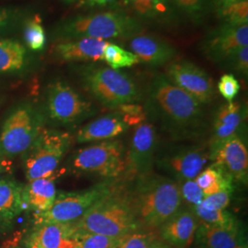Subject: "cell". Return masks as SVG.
I'll list each match as a JSON object with an SVG mask.
<instances>
[{
	"mask_svg": "<svg viewBox=\"0 0 248 248\" xmlns=\"http://www.w3.org/2000/svg\"><path fill=\"white\" fill-rule=\"evenodd\" d=\"M209 159V149L198 146L168 155L160 159L157 164L160 169L167 172L179 184L186 180L194 179L203 170Z\"/></svg>",
	"mask_w": 248,
	"mask_h": 248,
	"instance_id": "obj_14",
	"label": "cell"
},
{
	"mask_svg": "<svg viewBox=\"0 0 248 248\" xmlns=\"http://www.w3.org/2000/svg\"><path fill=\"white\" fill-rule=\"evenodd\" d=\"M79 73L83 87L105 108L116 109L141 99L137 84L124 72L106 66L88 65Z\"/></svg>",
	"mask_w": 248,
	"mask_h": 248,
	"instance_id": "obj_5",
	"label": "cell"
},
{
	"mask_svg": "<svg viewBox=\"0 0 248 248\" xmlns=\"http://www.w3.org/2000/svg\"><path fill=\"white\" fill-rule=\"evenodd\" d=\"M199 220L190 207H183L158 228L160 239L174 248H188L194 242Z\"/></svg>",
	"mask_w": 248,
	"mask_h": 248,
	"instance_id": "obj_17",
	"label": "cell"
},
{
	"mask_svg": "<svg viewBox=\"0 0 248 248\" xmlns=\"http://www.w3.org/2000/svg\"><path fill=\"white\" fill-rule=\"evenodd\" d=\"M124 144L121 141H103L75 153L69 165L74 172L113 179L124 175Z\"/></svg>",
	"mask_w": 248,
	"mask_h": 248,
	"instance_id": "obj_9",
	"label": "cell"
},
{
	"mask_svg": "<svg viewBox=\"0 0 248 248\" xmlns=\"http://www.w3.org/2000/svg\"><path fill=\"white\" fill-rule=\"evenodd\" d=\"M23 28L24 45L27 49L32 52L44 51L47 43V36L41 17L34 15L25 19Z\"/></svg>",
	"mask_w": 248,
	"mask_h": 248,
	"instance_id": "obj_28",
	"label": "cell"
},
{
	"mask_svg": "<svg viewBox=\"0 0 248 248\" xmlns=\"http://www.w3.org/2000/svg\"><path fill=\"white\" fill-rule=\"evenodd\" d=\"M148 248H172L170 245L167 244L166 242L162 241L159 237H157L156 239L154 240L150 244V246Z\"/></svg>",
	"mask_w": 248,
	"mask_h": 248,
	"instance_id": "obj_43",
	"label": "cell"
},
{
	"mask_svg": "<svg viewBox=\"0 0 248 248\" xmlns=\"http://www.w3.org/2000/svg\"><path fill=\"white\" fill-rule=\"evenodd\" d=\"M194 180L203 192L204 198L223 189L233 188V181L232 178L213 165L203 169Z\"/></svg>",
	"mask_w": 248,
	"mask_h": 248,
	"instance_id": "obj_27",
	"label": "cell"
},
{
	"mask_svg": "<svg viewBox=\"0 0 248 248\" xmlns=\"http://www.w3.org/2000/svg\"><path fill=\"white\" fill-rule=\"evenodd\" d=\"M144 111L177 137L193 134L201 128L203 120L202 103L174 85L165 74L151 80Z\"/></svg>",
	"mask_w": 248,
	"mask_h": 248,
	"instance_id": "obj_1",
	"label": "cell"
},
{
	"mask_svg": "<svg viewBox=\"0 0 248 248\" xmlns=\"http://www.w3.org/2000/svg\"><path fill=\"white\" fill-rule=\"evenodd\" d=\"M224 23L241 26L248 25V1H237L218 12Z\"/></svg>",
	"mask_w": 248,
	"mask_h": 248,
	"instance_id": "obj_33",
	"label": "cell"
},
{
	"mask_svg": "<svg viewBox=\"0 0 248 248\" xmlns=\"http://www.w3.org/2000/svg\"><path fill=\"white\" fill-rule=\"evenodd\" d=\"M56 195L57 192L52 177L28 181V184L22 189L25 209L34 211L35 213H44L49 210L54 202Z\"/></svg>",
	"mask_w": 248,
	"mask_h": 248,
	"instance_id": "obj_24",
	"label": "cell"
},
{
	"mask_svg": "<svg viewBox=\"0 0 248 248\" xmlns=\"http://www.w3.org/2000/svg\"><path fill=\"white\" fill-rule=\"evenodd\" d=\"M8 163H9V160L0 159V174L3 171L8 170Z\"/></svg>",
	"mask_w": 248,
	"mask_h": 248,
	"instance_id": "obj_44",
	"label": "cell"
},
{
	"mask_svg": "<svg viewBox=\"0 0 248 248\" xmlns=\"http://www.w3.org/2000/svg\"><path fill=\"white\" fill-rule=\"evenodd\" d=\"M194 241L196 248H248V240L240 224L221 227L199 222Z\"/></svg>",
	"mask_w": 248,
	"mask_h": 248,
	"instance_id": "obj_19",
	"label": "cell"
},
{
	"mask_svg": "<svg viewBox=\"0 0 248 248\" xmlns=\"http://www.w3.org/2000/svg\"><path fill=\"white\" fill-rule=\"evenodd\" d=\"M110 42L101 39L80 38L57 41L51 48L53 58L63 62L102 61L103 51Z\"/></svg>",
	"mask_w": 248,
	"mask_h": 248,
	"instance_id": "obj_16",
	"label": "cell"
},
{
	"mask_svg": "<svg viewBox=\"0 0 248 248\" xmlns=\"http://www.w3.org/2000/svg\"><path fill=\"white\" fill-rule=\"evenodd\" d=\"M74 233L72 223L38 224L27 239V248H74Z\"/></svg>",
	"mask_w": 248,
	"mask_h": 248,
	"instance_id": "obj_20",
	"label": "cell"
},
{
	"mask_svg": "<svg viewBox=\"0 0 248 248\" xmlns=\"http://www.w3.org/2000/svg\"><path fill=\"white\" fill-rule=\"evenodd\" d=\"M42 116L30 103L16 107L0 131V159L25 155L43 130Z\"/></svg>",
	"mask_w": 248,
	"mask_h": 248,
	"instance_id": "obj_6",
	"label": "cell"
},
{
	"mask_svg": "<svg viewBox=\"0 0 248 248\" xmlns=\"http://www.w3.org/2000/svg\"><path fill=\"white\" fill-rule=\"evenodd\" d=\"M165 75L174 85L202 104H208L214 98L215 90L212 78L193 62L186 60L170 62Z\"/></svg>",
	"mask_w": 248,
	"mask_h": 248,
	"instance_id": "obj_12",
	"label": "cell"
},
{
	"mask_svg": "<svg viewBox=\"0 0 248 248\" xmlns=\"http://www.w3.org/2000/svg\"><path fill=\"white\" fill-rule=\"evenodd\" d=\"M248 45V25L223 23L211 31L202 42V51L213 62H224L231 54Z\"/></svg>",
	"mask_w": 248,
	"mask_h": 248,
	"instance_id": "obj_13",
	"label": "cell"
},
{
	"mask_svg": "<svg viewBox=\"0 0 248 248\" xmlns=\"http://www.w3.org/2000/svg\"></svg>",
	"mask_w": 248,
	"mask_h": 248,
	"instance_id": "obj_48",
	"label": "cell"
},
{
	"mask_svg": "<svg viewBox=\"0 0 248 248\" xmlns=\"http://www.w3.org/2000/svg\"><path fill=\"white\" fill-rule=\"evenodd\" d=\"M31 55L26 46L14 38L0 37V74H16L30 65Z\"/></svg>",
	"mask_w": 248,
	"mask_h": 248,
	"instance_id": "obj_25",
	"label": "cell"
},
{
	"mask_svg": "<svg viewBox=\"0 0 248 248\" xmlns=\"http://www.w3.org/2000/svg\"><path fill=\"white\" fill-rule=\"evenodd\" d=\"M247 107L239 102H227L218 108L214 116L213 135L209 142L210 157L223 142L239 133L247 118Z\"/></svg>",
	"mask_w": 248,
	"mask_h": 248,
	"instance_id": "obj_18",
	"label": "cell"
},
{
	"mask_svg": "<svg viewBox=\"0 0 248 248\" xmlns=\"http://www.w3.org/2000/svg\"><path fill=\"white\" fill-rule=\"evenodd\" d=\"M18 248V247H16V248Z\"/></svg>",
	"mask_w": 248,
	"mask_h": 248,
	"instance_id": "obj_47",
	"label": "cell"
},
{
	"mask_svg": "<svg viewBox=\"0 0 248 248\" xmlns=\"http://www.w3.org/2000/svg\"><path fill=\"white\" fill-rule=\"evenodd\" d=\"M45 103L49 118L58 124H76L96 113L90 101L61 80L48 86Z\"/></svg>",
	"mask_w": 248,
	"mask_h": 248,
	"instance_id": "obj_10",
	"label": "cell"
},
{
	"mask_svg": "<svg viewBox=\"0 0 248 248\" xmlns=\"http://www.w3.org/2000/svg\"><path fill=\"white\" fill-rule=\"evenodd\" d=\"M171 2L195 22L202 19L208 4V0H171Z\"/></svg>",
	"mask_w": 248,
	"mask_h": 248,
	"instance_id": "obj_35",
	"label": "cell"
},
{
	"mask_svg": "<svg viewBox=\"0 0 248 248\" xmlns=\"http://www.w3.org/2000/svg\"><path fill=\"white\" fill-rule=\"evenodd\" d=\"M237 1H248V0H237Z\"/></svg>",
	"mask_w": 248,
	"mask_h": 248,
	"instance_id": "obj_46",
	"label": "cell"
},
{
	"mask_svg": "<svg viewBox=\"0 0 248 248\" xmlns=\"http://www.w3.org/2000/svg\"><path fill=\"white\" fill-rule=\"evenodd\" d=\"M74 248H116L118 238L91 232H75Z\"/></svg>",
	"mask_w": 248,
	"mask_h": 248,
	"instance_id": "obj_32",
	"label": "cell"
},
{
	"mask_svg": "<svg viewBox=\"0 0 248 248\" xmlns=\"http://www.w3.org/2000/svg\"><path fill=\"white\" fill-rule=\"evenodd\" d=\"M233 188L223 189L213 195L204 198L202 206L207 210H226L231 202Z\"/></svg>",
	"mask_w": 248,
	"mask_h": 248,
	"instance_id": "obj_38",
	"label": "cell"
},
{
	"mask_svg": "<svg viewBox=\"0 0 248 248\" xmlns=\"http://www.w3.org/2000/svg\"><path fill=\"white\" fill-rule=\"evenodd\" d=\"M25 18L26 12L21 8L0 6V35L16 29Z\"/></svg>",
	"mask_w": 248,
	"mask_h": 248,
	"instance_id": "obj_34",
	"label": "cell"
},
{
	"mask_svg": "<svg viewBox=\"0 0 248 248\" xmlns=\"http://www.w3.org/2000/svg\"><path fill=\"white\" fill-rule=\"evenodd\" d=\"M224 62L230 66L231 69L247 78L248 75V46H244L235 51Z\"/></svg>",
	"mask_w": 248,
	"mask_h": 248,
	"instance_id": "obj_40",
	"label": "cell"
},
{
	"mask_svg": "<svg viewBox=\"0 0 248 248\" xmlns=\"http://www.w3.org/2000/svg\"><path fill=\"white\" fill-rule=\"evenodd\" d=\"M210 159L233 182L248 183V150L239 133L223 142Z\"/></svg>",
	"mask_w": 248,
	"mask_h": 248,
	"instance_id": "obj_15",
	"label": "cell"
},
{
	"mask_svg": "<svg viewBox=\"0 0 248 248\" xmlns=\"http://www.w3.org/2000/svg\"><path fill=\"white\" fill-rule=\"evenodd\" d=\"M72 224L75 232L98 233L114 238L142 228L128 190L118 186Z\"/></svg>",
	"mask_w": 248,
	"mask_h": 248,
	"instance_id": "obj_3",
	"label": "cell"
},
{
	"mask_svg": "<svg viewBox=\"0 0 248 248\" xmlns=\"http://www.w3.org/2000/svg\"><path fill=\"white\" fill-rule=\"evenodd\" d=\"M218 90L228 102L233 101L240 90V84L236 78L232 74H225L218 82Z\"/></svg>",
	"mask_w": 248,
	"mask_h": 248,
	"instance_id": "obj_39",
	"label": "cell"
},
{
	"mask_svg": "<svg viewBox=\"0 0 248 248\" xmlns=\"http://www.w3.org/2000/svg\"><path fill=\"white\" fill-rule=\"evenodd\" d=\"M61 1H62L63 3H65V4H73V3H75V2H77L78 0H61Z\"/></svg>",
	"mask_w": 248,
	"mask_h": 248,
	"instance_id": "obj_45",
	"label": "cell"
},
{
	"mask_svg": "<svg viewBox=\"0 0 248 248\" xmlns=\"http://www.w3.org/2000/svg\"><path fill=\"white\" fill-rule=\"evenodd\" d=\"M180 193L183 202H186L191 208L201 205L203 201V192L197 185L194 179H189L179 183Z\"/></svg>",
	"mask_w": 248,
	"mask_h": 248,
	"instance_id": "obj_37",
	"label": "cell"
},
{
	"mask_svg": "<svg viewBox=\"0 0 248 248\" xmlns=\"http://www.w3.org/2000/svg\"><path fill=\"white\" fill-rule=\"evenodd\" d=\"M237 2V0H215V5L217 8V11H221L222 9H226L232 4Z\"/></svg>",
	"mask_w": 248,
	"mask_h": 248,
	"instance_id": "obj_42",
	"label": "cell"
},
{
	"mask_svg": "<svg viewBox=\"0 0 248 248\" xmlns=\"http://www.w3.org/2000/svg\"><path fill=\"white\" fill-rule=\"evenodd\" d=\"M128 128L123 116L115 111L83 126L76 138L78 143L108 141L124 133Z\"/></svg>",
	"mask_w": 248,
	"mask_h": 248,
	"instance_id": "obj_22",
	"label": "cell"
},
{
	"mask_svg": "<svg viewBox=\"0 0 248 248\" xmlns=\"http://www.w3.org/2000/svg\"><path fill=\"white\" fill-rule=\"evenodd\" d=\"M130 47L140 62L150 65H161L170 62L176 55L177 49L159 37L139 34L130 42Z\"/></svg>",
	"mask_w": 248,
	"mask_h": 248,
	"instance_id": "obj_21",
	"label": "cell"
},
{
	"mask_svg": "<svg viewBox=\"0 0 248 248\" xmlns=\"http://www.w3.org/2000/svg\"><path fill=\"white\" fill-rule=\"evenodd\" d=\"M121 115L123 116L124 122L130 126H137L145 122L146 113L144 108L141 105L136 103L124 104L117 108L115 109Z\"/></svg>",
	"mask_w": 248,
	"mask_h": 248,
	"instance_id": "obj_36",
	"label": "cell"
},
{
	"mask_svg": "<svg viewBox=\"0 0 248 248\" xmlns=\"http://www.w3.org/2000/svg\"><path fill=\"white\" fill-rule=\"evenodd\" d=\"M144 31L142 22L120 11H106L87 15H77L61 20L53 28L55 42L80 39H130Z\"/></svg>",
	"mask_w": 248,
	"mask_h": 248,
	"instance_id": "obj_4",
	"label": "cell"
},
{
	"mask_svg": "<svg viewBox=\"0 0 248 248\" xmlns=\"http://www.w3.org/2000/svg\"><path fill=\"white\" fill-rule=\"evenodd\" d=\"M116 186L112 179H107L80 192L60 193L56 195L49 210L34 214L35 225L77 222L94 204L108 195Z\"/></svg>",
	"mask_w": 248,
	"mask_h": 248,
	"instance_id": "obj_8",
	"label": "cell"
},
{
	"mask_svg": "<svg viewBox=\"0 0 248 248\" xmlns=\"http://www.w3.org/2000/svg\"><path fill=\"white\" fill-rule=\"evenodd\" d=\"M124 4L140 21H152L172 25L177 21V13L171 0H124Z\"/></svg>",
	"mask_w": 248,
	"mask_h": 248,
	"instance_id": "obj_23",
	"label": "cell"
},
{
	"mask_svg": "<svg viewBox=\"0 0 248 248\" xmlns=\"http://www.w3.org/2000/svg\"><path fill=\"white\" fill-rule=\"evenodd\" d=\"M191 209L201 223L221 227H232L240 224L236 217L227 210H207L202 205H198Z\"/></svg>",
	"mask_w": 248,
	"mask_h": 248,
	"instance_id": "obj_30",
	"label": "cell"
},
{
	"mask_svg": "<svg viewBox=\"0 0 248 248\" xmlns=\"http://www.w3.org/2000/svg\"><path fill=\"white\" fill-rule=\"evenodd\" d=\"M102 61L114 70H119L124 67H132L134 64L140 62L134 53L126 51L123 47L112 43H109L105 47Z\"/></svg>",
	"mask_w": 248,
	"mask_h": 248,
	"instance_id": "obj_29",
	"label": "cell"
},
{
	"mask_svg": "<svg viewBox=\"0 0 248 248\" xmlns=\"http://www.w3.org/2000/svg\"><path fill=\"white\" fill-rule=\"evenodd\" d=\"M118 0H78V6L85 8H109L115 6Z\"/></svg>",
	"mask_w": 248,
	"mask_h": 248,
	"instance_id": "obj_41",
	"label": "cell"
},
{
	"mask_svg": "<svg viewBox=\"0 0 248 248\" xmlns=\"http://www.w3.org/2000/svg\"><path fill=\"white\" fill-rule=\"evenodd\" d=\"M23 186L12 179H0V220H11L25 209Z\"/></svg>",
	"mask_w": 248,
	"mask_h": 248,
	"instance_id": "obj_26",
	"label": "cell"
},
{
	"mask_svg": "<svg viewBox=\"0 0 248 248\" xmlns=\"http://www.w3.org/2000/svg\"><path fill=\"white\" fill-rule=\"evenodd\" d=\"M129 192L136 217L142 228L158 229L183 205L180 187L172 178L150 173L134 180Z\"/></svg>",
	"mask_w": 248,
	"mask_h": 248,
	"instance_id": "obj_2",
	"label": "cell"
},
{
	"mask_svg": "<svg viewBox=\"0 0 248 248\" xmlns=\"http://www.w3.org/2000/svg\"><path fill=\"white\" fill-rule=\"evenodd\" d=\"M156 238V233L153 230L141 228L119 237L116 248H148Z\"/></svg>",
	"mask_w": 248,
	"mask_h": 248,
	"instance_id": "obj_31",
	"label": "cell"
},
{
	"mask_svg": "<svg viewBox=\"0 0 248 248\" xmlns=\"http://www.w3.org/2000/svg\"><path fill=\"white\" fill-rule=\"evenodd\" d=\"M156 144L157 136L154 124L143 122L135 127L125 155L124 177L135 180L153 172Z\"/></svg>",
	"mask_w": 248,
	"mask_h": 248,
	"instance_id": "obj_11",
	"label": "cell"
},
{
	"mask_svg": "<svg viewBox=\"0 0 248 248\" xmlns=\"http://www.w3.org/2000/svg\"><path fill=\"white\" fill-rule=\"evenodd\" d=\"M72 142L73 137L69 133L44 128L25 154L27 180L52 177Z\"/></svg>",
	"mask_w": 248,
	"mask_h": 248,
	"instance_id": "obj_7",
	"label": "cell"
}]
</instances>
